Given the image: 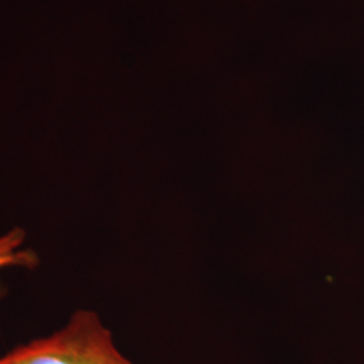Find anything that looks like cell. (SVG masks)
I'll use <instances>...</instances> for the list:
<instances>
[{"label":"cell","instance_id":"cell-2","mask_svg":"<svg viewBox=\"0 0 364 364\" xmlns=\"http://www.w3.org/2000/svg\"><path fill=\"white\" fill-rule=\"evenodd\" d=\"M39 264L36 251L26 247V232L19 227H14L0 235V269L23 267L34 269Z\"/></svg>","mask_w":364,"mask_h":364},{"label":"cell","instance_id":"cell-1","mask_svg":"<svg viewBox=\"0 0 364 364\" xmlns=\"http://www.w3.org/2000/svg\"><path fill=\"white\" fill-rule=\"evenodd\" d=\"M0 364L135 363L119 351L97 313L80 309L52 335L34 338L0 356Z\"/></svg>","mask_w":364,"mask_h":364}]
</instances>
